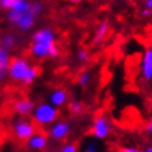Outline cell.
<instances>
[{
  "label": "cell",
  "instance_id": "30",
  "mask_svg": "<svg viewBox=\"0 0 152 152\" xmlns=\"http://www.w3.org/2000/svg\"><path fill=\"white\" fill-rule=\"evenodd\" d=\"M145 152H152V145H149V146H147L143 150Z\"/></svg>",
  "mask_w": 152,
  "mask_h": 152
},
{
  "label": "cell",
  "instance_id": "8",
  "mask_svg": "<svg viewBox=\"0 0 152 152\" xmlns=\"http://www.w3.org/2000/svg\"><path fill=\"white\" fill-rule=\"evenodd\" d=\"M36 19H37V16L31 10L26 11V12H20L14 26L21 32H28L35 25Z\"/></svg>",
  "mask_w": 152,
  "mask_h": 152
},
{
  "label": "cell",
  "instance_id": "14",
  "mask_svg": "<svg viewBox=\"0 0 152 152\" xmlns=\"http://www.w3.org/2000/svg\"><path fill=\"white\" fill-rule=\"evenodd\" d=\"M18 44V37L12 33H6L0 37V47H3L8 50H12Z\"/></svg>",
  "mask_w": 152,
  "mask_h": 152
},
{
  "label": "cell",
  "instance_id": "21",
  "mask_svg": "<svg viewBox=\"0 0 152 152\" xmlns=\"http://www.w3.org/2000/svg\"><path fill=\"white\" fill-rule=\"evenodd\" d=\"M78 147L75 142H66L61 147L60 152H77Z\"/></svg>",
  "mask_w": 152,
  "mask_h": 152
},
{
  "label": "cell",
  "instance_id": "26",
  "mask_svg": "<svg viewBox=\"0 0 152 152\" xmlns=\"http://www.w3.org/2000/svg\"><path fill=\"white\" fill-rule=\"evenodd\" d=\"M141 15L143 16V18H146V19H149V18H151L152 16V11L149 9H146V8H143L142 11H141Z\"/></svg>",
  "mask_w": 152,
  "mask_h": 152
},
{
  "label": "cell",
  "instance_id": "4",
  "mask_svg": "<svg viewBox=\"0 0 152 152\" xmlns=\"http://www.w3.org/2000/svg\"><path fill=\"white\" fill-rule=\"evenodd\" d=\"M112 132V125L110 120L104 114H98L97 116L92 120L91 127H90V133L92 137L98 140L107 139Z\"/></svg>",
  "mask_w": 152,
  "mask_h": 152
},
{
  "label": "cell",
  "instance_id": "27",
  "mask_svg": "<svg viewBox=\"0 0 152 152\" xmlns=\"http://www.w3.org/2000/svg\"><path fill=\"white\" fill-rule=\"evenodd\" d=\"M143 7L146 9H149L152 11V0H145L143 1Z\"/></svg>",
  "mask_w": 152,
  "mask_h": 152
},
{
  "label": "cell",
  "instance_id": "22",
  "mask_svg": "<svg viewBox=\"0 0 152 152\" xmlns=\"http://www.w3.org/2000/svg\"><path fill=\"white\" fill-rule=\"evenodd\" d=\"M59 56H60V48L58 47L57 44H56L51 47L50 51H49V57L48 58H50V59H57Z\"/></svg>",
  "mask_w": 152,
  "mask_h": 152
},
{
  "label": "cell",
  "instance_id": "15",
  "mask_svg": "<svg viewBox=\"0 0 152 152\" xmlns=\"http://www.w3.org/2000/svg\"><path fill=\"white\" fill-rule=\"evenodd\" d=\"M39 75H40V69L38 66H35V65H31L29 69L27 70V72L25 73V75H24L22 84H24L26 86L32 85L33 83L39 77Z\"/></svg>",
  "mask_w": 152,
  "mask_h": 152
},
{
  "label": "cell",
  "instance_id": "20",
  "mask_svg": "<svg viewBox=\"0 0 152 152\" xmlns=\"http://www.w3.org/2000/svg\"><path fill=\"white\" fill-rule=\"evenodd\" d=\"M88 58H89V53L86 49H79V50L77 51V53H76V59H77V61L80 62V63L87 62Z\"/></svg>",
  "mask_w": 152,
  "mask_h": 152
},
{
  "label": "cell",
  "instance_id": "10",
  "mask_svg": "<svg viewBox=\"0 0 152 152\" xmlns=\"http://www.w3.org/2000/svg\"><path fill=\"white\" fill-rule=\"evenodd\" d=\"M35 108V103L29 98H21L13 102L12 109L19 116H29Z\"/></svg>",
  "mask_w": 152,
  "mask_h": 152
},
{
  "label": "cell",
  "instance_id": "24",
  "mask_svg": "<svg viewBox=\"0 0 152 152\" xmlns=\"http://www.w3.org/2000/svg\"><path fill=\"white\" fill-rule=\"evenodd\" d=\"M15 0H0V9L1 10H9L11 9L13 2Z\"/></svg>",
  "mask_w": 152,
  "mask_h": 152
},
{
  "label": "cell",
  "instance_id": "11",
  "mask_svg": "<svg viewBox=\"0 0 152 152\" xmlns=\"http://www.w3.org/2000/svg\"><path fill=\"white\" fill-rule=\"evenodd\" d=\"M69 92L64 88H54L48 95V102L52 105L61 108L69 102Z\"/></svg>",
  "mask_w": 152,
  "mask_h": 152
},
{
  "label": "cell",
  "instance_id": "29",
  "mask_svg": "<svg viewBox=\"0 0 152 152\" xmlns=\"http://www.w3.org/2000/svg\"><path fill=\"white\" fill-rule=\"evenodd\" d=\"M67 1L71 3H74V4H79V3H82L83 1H85V0H67Z\"/></svg>",
  "mask_w": 152,
  "mask_h": 152
},
{
  "label": "cell",
  "instance_id": "7",
  "mask_svg": "<svg viewBox=\"0 0 152 152\" xmlns=\"http://www.w3.org/2000/svg\"><path fill=\"white\" fill-rule=\"evenodd\" d=\"M140 76L145 82L152 80V47L143 51L140 61Z\"/></svg>",
  "mask_w": 152,
  "mask_h": 152
},
{
  "label": "cell",
  "instance_id": "19",
  "mask_svg": "<svg viewBox=\"0 0 152 152\" xmlns=\"http://www.w3.org/2000/svg\"><path fill=\"white\" fill-rule=\"evenodd\" d=\"M45 6L40 0H34L32 1V7H31V11H32L36 16H39L41 13L44 12Z\"/></svg>",
  "mask_w": 152,
  "mask_h": 152
},
{
  "label": "cell",
  "instance_id": "3",
  "mask_svg": "<svg viewBox=\"0 0 152 152\" xmlns=\"http://www.w3.org/2000/svg\"><path fill=\"white\" fill-rule=\"evenodd\" d=\"M13 136L21 141H27L37 132V127L34 121L27 118V116H20L12 122L11 125Z\"/></svg>",
  "mask_w": 152,
  "mask_h": 152
},
{
  "label": "cell",
  "instance_id": "17",
  "mask_svg": "<svg viewBox=\"0 0 152 152\" xmlns=\"http://www.w3.org/2000/svg\"><path fill=\"white\" fill-rule=\"evenodd\" d=\"M67 109H69V112L72 115H79V114H82L84 112L85 105H84V103L82 101L73 99V100L67 102Z\"/></svg>",
  "mask_w": 152,
  "mask_h": 152
},
{
  "label": "cell",
  "instance_id": "1",
  "mask_svg": "<svg viewBox=\"0 0 152 152\" xmlns=\"http://www.w3.org/2000/svg\"><path fill=\"white\" fill-rule=\"evenodd\" d=\"M57 35L52 27L45 26L37 29L32 35L31 54L37 60H42L49 57L51 47L56 45Z\"/></svg>",
  "mask_w": 152,
  "mask_h": 152
},
{
  "label": "cell",
  "instance_id": "25",
  "mask_svg": "<svg viewBox=\"0 0 152 152\" xmlns=\"http://www.w3.org/2000/svg\"><path fill=\"white\" fill-rule=\"evenodd\" d=\"M120 151L121 152H139V149H138V147H135V146H127V147H124V148H121Z\"/></svg>",
  "mask_w": 152,
  "mask_h": 152
},
{
  "label": "cell",
  "instance_id": "28",
  "mask_svg": "<svg viewBox=\"0 0 152 152\" xmlns=\"http://www.w3.org/2000/svg\"><path fill=\"white\" fill-rule=\"evenodd\" d=\"M146 130L149 134H152V117H151V120H150L149 122H148V124H147Z\"/></svg>",
  "mask_w": 152,
  "mask_h": 152
},
{
  "label": "cell",
  "instance_id": "13",
  "mask_svg": "<svg viewBox=\"0 0 152 152\" xmlns=\"http://www.w3.org/2000/svg\"><path fill=\"white\" fill-rule=\"evenodd\" d=\"M10 61H11L10 50L0 47V83L4 82L7 77H9L8 69H9Z\"/></svg>",
  "mask_w": 152,
  "mask_h": 152
},
{
  "label": "cell",
  "instance_id": "9",
  "mask_svg": "<svg viewBox=\"0 0 152 152\" xmlns=\"http://www.w3.org/2000/svg\"><path fill=\"white\" fill-rule=\"evenodd\" d=\"M49 140L48 137L41 132H36L26 141V146L32 151H44L48 148Z\"/></svg>",
  "mask_w": 152,
  "mask_h": 152
},
{
  "label": "cell",
  "instance_id": "6",
  "mask_svg": "<svg viewBox=\"0 0 152 152\" xmlns=\"http://www.w3.org/2000/svg\"><path fill=\"white\" fill-rule=\"evenodd\" d=\"M71 130H72V125L70 122L64 120H57L51 125H49L48 135L51 139L56 141H62L66 139L67 136L71 134Z\"/></svg>",
  "mask_w": 152,
  "mask_h": 152
},
{
  "label": "cell",
  "instance_id": "16",
  "mask_svg": "<svg viewBox=\"0 0 152 152\" xmlns=\"http://www.w3.org/2000/svg\"><path fill=\"white\" fill-rule=\"evenodd\" d=\"M92 72L90 70H84L77 77V85L82 88H87L92 80Z\"/></svg>",
  "mask_w": 152,
  "mask_h": 152
},
{
  "label": "cell",
  "instance_id": "12",
  "mask_svg": "<svg viewBox=\"0 0 152 152\" xmlns=\"http://www.w3.org/2000/svg\"><path fill=\"white\" fill-rule=\"evenodd\" d=\"M109 31H110V22L109 20H103L99 23L97 28L95 31V35L92 38V45L95 47H99L100 45H102V42L104 41L105 37L108 35Z\"/></svg>",
  "mask_w": 152,
  "mask_h": 152
},
{
  "label": "cell",
  "instance_id": "23",
  "mask_svg": "<svg viewBox=\"0 0 152 152\" xmlns=\"http://www.w3.org/2000/svg\"><path fill=\"white\" fill-rule=\"evenodd\" d=\"M84 151L85 152H97L98 151V145L96 141H90L85 146L84 148Z\"/></svg>",
  "mask_w": 152,
  "mask_h": 152
},
{
  "label": "cell",
  "instance_id": "18",
  "mask_svg": "<svg viewBox=\"0 0 152 152\" xmlns=\"http://www.w3.org/2000/svg\"><path fill=\"white\" fill-rule=\"evenodd\" d=\"M31 7H32V0H15L13 2L11 9L22 13V12H26V11H29Z\"/></svg>",
  "mask_w": 152,
  "mask_h": 152
},
{
  "label": "cell",
  "instance_id": "2",
  "mask_svg": "<svg viewBox=\"0 0 152 152\" xmlns=\"http://www.w3.org/2000/svg\"><path fill=\"white\" fill-rule=\"evenodd\" d=\"M31 115L36 125L46 127L51 125L59 118L60 111H59V108L52 105L49 102H40L35 105Z\"/></svg>",
  "mask_w": 152,
  "mask_h": 152
},
{
  "label": "cell",
  "instance_id": "5",
  "mask_svg": "<svg viewBox=\"0 0 152 152\" xmlns=\"http://www.w3.org/2000/svg\"><path fill=\"white\" fill-rule=\"evenodd\" d=\"M31 66L29 61L26 58L23 57H15L12 58L10 61L9 69H8V74L9 77L13 82L22 83L24 75L27 72V70Z\"/></svg>",
  "mask_w": 152,
  "mask_h": 152
}]
</instances>
